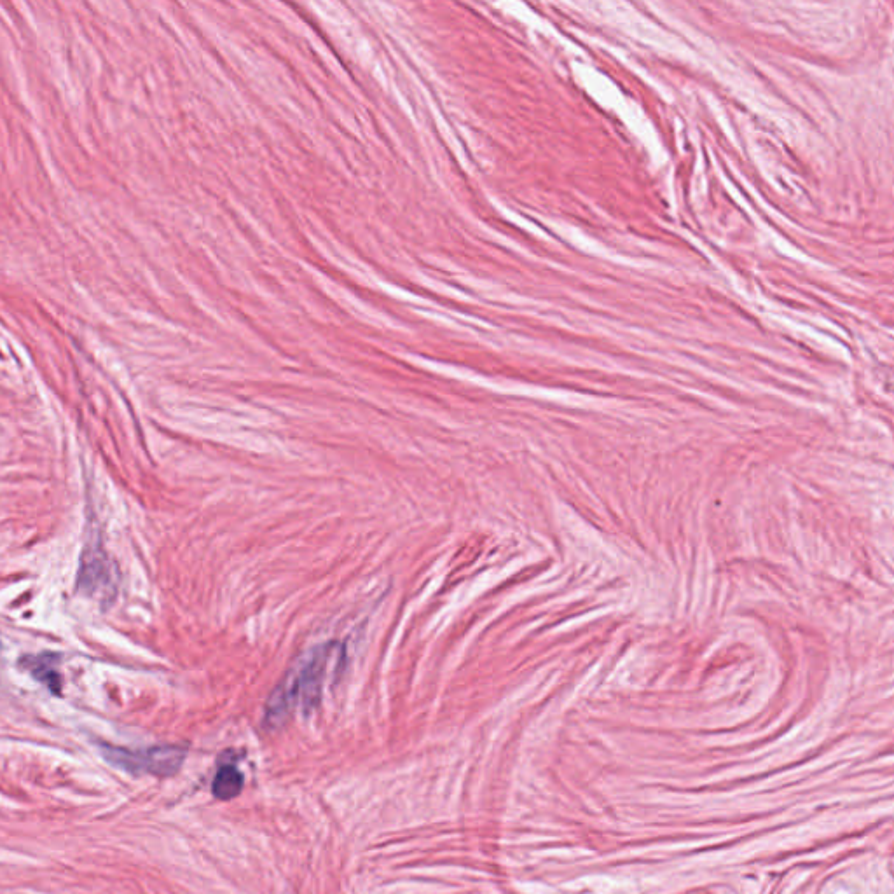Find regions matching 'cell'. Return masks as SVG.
<instances>
[{
  "label": "cell",
  "instance_id": "4",
  "mask_svg": "<svg viewBox=\"0 0 894 894\" xmlns=\"http://www.w3.org/2000/svg\"><path fill=\"white\" fill-rule=\"evenodd\" d=\"M48 659V655L28 657L25 666H27L28 671L32 673L35 680L42 681L53 694H60V690H62V678H60V673H58L55 666H53V662H48Z\"/></svg>",
  "mask_w": 894,
  "mask_h": 894
},
{
  "label": "cell",
  "instance_id": "1",
  "mask_svg": "<svg viewBox=\"0 0 894 894\" xmlns=\"http://www.w3.org/2000/svg\"><path fill=\"white\" fill-rule=\"evenodd\" d=\"M332 659L331 645L318 647L278 685L266 704L264 722L271 729L282 725L290 711L301 706L313 709L322 695L325 674Z\"/></svg>",
  "mask_w": 894,
  "mask_h": 894
},
{
  "label": "cell",
  "instance_id": "2",
  "mask_svg": "<svg viewBox=\"0 0 894 894\" xmlns=\"http://www.w3.org/2000/svg\"><path fill=\"white\" fill-rule=\"evenodd\" d=\"M104 757L123 771L131 774L173 776L184 764L186 748L182 746H152L147 750H124L116 746H104Z\"/></svg>",
  "mask_w": 894,
  "mask_h": 894
},
{
  "label": "cell",
  "instance_id": "3",
  "mask_svg": "<svg viewBox=\"0 0 894 894\" xmlns=\"http://www.w3.org/2000/svg\"><path fill=\"white\" fill-rule=\"evenodd\" d=\"M243 784H245L243 774L234 765H224L215 774L212 793L219 800H231V798L240 795L243 791Z\"/></svg>",
  "mask_w": 894,
  "mask_h": 894
}]
</instances>
